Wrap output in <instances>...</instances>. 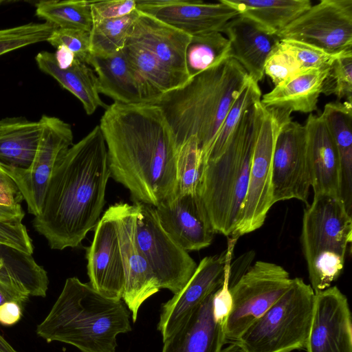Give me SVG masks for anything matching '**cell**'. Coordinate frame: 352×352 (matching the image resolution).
<instances>
[{"label": "cell", "mask_w": 352, "mask_h": 352, "mask_svg": "<svg viewBox=\"0 0 352 352\" xmlns=\"http://www.w3.org/2000/svg\"><path fill=\"white\" fill-rule=\"evenodd\" d=\"M99 126L111 177L135 201L156 207L175 195L177 149L157 105L113 102L105 109Z\"/></svg>", "instance_id": "6da1fadb"}, {"label": "cell", "mask_w": 352, "mask_h": 352, "mask_svg": "<svg viewBox=\"0 0 352 352\" xmlns=\"http://www.w3.org/2000/svg\"><path fill=\"white\" fill-rule=\"evenodd\" d=\"M110 177L105 141L97 125L58 161L41 210L32 221L51 249L76 248L95 229Z\"/></svg>", "instance_id": "7a4b0ae2"}, {"label": "cell", "mask_w": 352, "mask_h": 352, "mask_svg": "<svg viewBox=\"0 0 352 352\" xmlns=\"http://www.w3.org/2000/svg\"><path fill=\"white\" fill-rule=\"evenodd\" d=\"M250 80L243 67L229 58L164 94L155 104L161 109L171 129L177 149L195 137L205 166L229 109Z\"/></svg>", "instance_id": "3957f363"}, {"label": "cell", "mask_w": 352, "mask_h": 352, "mask_svg": "<svg viewBox=\"0 0 352 352\" xmlns=\"http://www.w3.org/2000/svg\"><path fill=\"white\" fill-rule=\"evenodd\" d=\"M126 306L122 300L101 295L89 283L68 278L36 333L47 342L67 343L82 352H116L117 336L131 331Z\"/></svg>", "instance_id": "277c9868"}, {"label": "cell", "mask_w": 352, "mask_h": 352, "mask_svg": "<svg viewBox=\"0 0 352 352\" xmlns=\"http://www.w3.org/2000/svg\"><path fill=\"white\" fill-rule=\"evenodd\" d=\"M265 110L261 100L248 108L222 153L204 166L199 195L216 233L231 236L235 229Z\"/></svg>", "instance_id": "5b68a950"}, {"label": "cell", "mask_w": 352, "mask_h": 352, "mask_svg": "<svg viewBox=\"0 0 352 352\" xmlns=\"http://www.w3.org/2000/svg\"><path fill=\"white\" fill-rule=\"evenodd\" d=\"M352 241V215L342 200L314 195L304 210L300 243L315 294L331 287L341 274Z\"/></svg>", "instance_id": "8992f818"}, {"label": "cell", "mask_w": 352, "mask_h": 352, "mask_svg": "<svg viewBox=\"0 0 352 352\" xmlns=\"http://www.w3.org/2000/svg\"><path fill=\"white\" fill-rule=\"evenodd\" d=\"M315 293L300 278L237 340L245 352H292L305 349Z\"/></svg>", "instance_id": "52a82bcc"}, {"label": "cell", "mask_w": 352, "mask_h": 352, "mask_svg": "<svg viewBox=\"0 0 352 352\" xmlns=\"http://www.w3.org/2000/svg\"><path fill=\"white\" fill-rule=\"evenodd\" d=\"M291 112L266 108L255 142L248 188L231 237L239 238L260 228L274 204L272 191V157L277 135L291 118Z\"/></svg>", "instance_id": "ba28073f"}, {"label": "cell", "mask_w": 352, "mask_h": 352, "mask_svg": "<svg viewBox=\"0 0 352 352\" xmlns=\"http://www.w3.org/2000/svg\"><path fill=\"white\" fill-rule=\"evenodd\" d=\"M292 278L283 267L258 261L230 287L232 308L228 318L226 341L236 342L289 289Z\"/></svg>", "instance_id": "9c48e42d"}, {"label": "cell", "mask_w": 352, "mask_h": 352, "mask_svg": "<svg viewBox=\"0 0 352 352\" xmlns=\"http://www.w3.org/2000/svg\"><path fill=\"white\" fill-rule=\"evenodd\" d=\"M133 206L137 245L160 289L175 294L188 282L197 265L163 228L154 206L138 201Z\"/></svg>", "instance_id": "30bf717a"}, {"label": "cell", "mask_w": 352, "mask_h": 352, "mask_svg": "<svg viewBox=\"0 0 352 352\" xmlns=\"http://www.w3.org/2000/svg\"><path fill=\"white\" fill-rule=\"evenodd\" d=\"M42 130L34 159L27 170H2L19 188L28 212L34 217L42 208L52 173L61 157L73 145L69 124L54 116L43 115L39 120Z\"/></svg>", "instance_id": "8fae6325"}, {"label": "cell", "mask_w": 352, "mask_h": 352, "mask_svg": "<svg viewBox=\"0 0 352 352\" xmlns=\"http://www.w3.org/2000/svg\"><path fill=\"white\" fill-rule=\"evenodd\" d=\"M338 54L352 51V0H322L276 34Z\"/></svg>", "instance_id": "7c38bea8"}, {"label": "cell", "mask_w": 352, "mask_h": 352, "mask_svg": "<svg viewBox=\"0 0 352 352\" xmlns=\"http://www.w3.org/2000/svg\"><path fill=\"white\" fill-rule=\"evenodd\" d=\"M274 204L298 199L307 203L311 179L305 126L289 120L280 130L272 157Z\"/></svg>", "instance_id": "4fadbf2b"}, {"label": "cell", "mask_w": 352, "mask_h": 352, "mask_svg": "<svg viewBox=\"0 0 352 352\" xmlns=\"http://www.w3.org/2000/svg\"><path fill=\"white\" fill-rule=\"evenodd\" d=\"M116 224L125 285L122 300L135 322L142 303L160 289L146 259L140 252L135 235V211L133 204L118 203L107 210Z\"/></svg>", "instance_id": "5bb4252c"}, {"label": "cell", "mask_w": 352, "mask_h": 352, "mask_svg": "<svg viewBox=\"0 0 352 352\" xmlns=\"http://www.w3.org/2000/svg\"><path fill=\"white\" fill-rule=\"evenodd\" d=\"M236 241V238L231 237L225 252L201 259L183 289L162 305L157 329L162 333L163 341L199 304L220 287L226 263L232 256Z\"/></svg>", "instance_id": "9a60e30c"}, {"label": "cell", "mask_w": 352, "mask_h": 352, "mask_svg": "<svg viewBox=\"0 0 352 352\" xmlns=\"http://www.w3.org/2000/svg\"><path fill=\"white\" fill-rule=\"evenodd\" d=\"M136 9L184 32L195 36L222 31L239 15L221 0L217 3L190 0H136Z\"/></svg>", "instance_id": "2e32d148"}, {"label": "cell", "mask_w": 352, "mask_h": 352, "mask_svg": "<svg viewBox=\"0 0 352 352\" xmlns=\"http://www.w3.org/2000/svg\"><path fill=\"white\" fill-rule=\"evenodd\" d=\"M307 352H352V322L346 296L336 286L315 294Z\"/></svg>", "instance_id": "e0dca14e"}, {"label": "cell", "mask_w": 352, "mask_h": 352, "mask_svg": "<svg viewBox=\"0 0 352 352\" xmlns=\"http://www.w3.org/2000/svg\"><path fill=\"white\" fill-rule=\"evenodd\" d=\"M155 208L163 228L188 252L212 243L216 232L198 193L174 195Z\"/></svg>", "instance_id": "ac0fdd59"}, {"label": "cell", "mask_w": 352, "mask_h": 352, "mask_svg": "<svg viewBox=\"0 0 352 352\" xmlns=\"http://www.w3.org/2000/svg\"><path fill=\"white\" fill-rule=\"evenodd\" d=\"M89 284L110 299L122 300L125 276L114 221L106 210L94 229L91 244L87 248Z\"/></svg>", "instance_id": "d6986e66"}, {"label": "cell", "mask_w": 352, "mask_h": 352, "mask_svg": "<svg viewBox=\"0 0 352 352\" xmlns=\"http://www.w3.org/2000/svg\"><path fill=\"white\" fill-rule=\"evenodd\" d=\"M191 36L139 11L126 43L151 53L172 73L189 80L186 54Z\"/></svg>", "instance_id": "ffe728a7"}, {"label": "cell", "mask_w": 352, "mask_h": 352, "mask_svg": "<svg viewBox=\"0 0 352 352\" xmlns=\"http://www.w3.org/2000/svg\"><path fill=\"white\" fill-rule=\"evenodd\" d=\"M99 94L125 104H153L160 97L146 84L125 56L123 50L107 56H91Z\"/></svg>", "instance_id": "44dd1931"}, {"label": "cell", "mask_w": 352, "mask_h": 352, "mask_svg": "<svg viewBox=\"0 0 352 352\" xmlns=\"http://www.w3.org/2000/svg\"><path fill=\"white\" fill-rule=\"evenodd\" d=\"M311 188L314 195L340 198V169L338 152L321 115L310 113L305 124Z\"/></svg>", "instance_id": "7402d4cb"}, {"label": "cell", "mask_w": 352, "mask_h": 352, "mask_svg": "<svg viewBox=\"0 0 352 352\" xmlns=\"http://www.w3.org/2000/svg\"><path fill=\"white\" fill-rule=\"evenodd\" d=\"M210 294L166 338L162 352H220L226 342L225 325L213 315Z\"/></svg>", "instance_id": "603a6c76"}, {"label": "cell", "mask_w": 352, "mask_h": 352, "mask_svg": "<svg viewBox=\"0 0 352 352\" xmlns=\"http://www.w3.org/2000/svg\"><path fill=\"white\" fill-rule=\"evenodd\" d=\"M231 47V58L236 60L256 82L264 76L266 60L279 43L276 34H271L250 19L238 15L224 27Z\"/></svg>", "instance_id": "cb8c5ba5"}, {"label": "cell", "mask_w": 352, "mask_h": 352, "mask_svg": "<svg viewBox=\"0 0 352 352\" xmlns=\"http://www.w3.org/2000/svg\"><path fill=\"white\" fill-rule=\"evenodd\" d=\"M330 68L303 69L274 86L261 97V102L266 108L311 113L317 109Z\"/></svg>", "instance_id": "d4e9b609"}, {"label": "cell", "mask_w": 352, "mask_h": 352, "mask_svg": "<svg viewBox=\"0 0 352 352\" xmlns=\"http://www.w3.org/2000/svg\"><path fill=\"white\" fill-rule=\"evenodd\" d=\"M42 126L23 117L0 120V170H27L36 153Z\"/></svg>", "instance_id": "484cf974"}, {"label": "cell", "mask_w": 352, "mask_h": 352, "mask_svg": "<svg viewBox=\"0 0 352 352\" xmlns=\"http://www.w3.org/2000/svg\"><path fill=\"white\" fill-rule=\"evenodd\" d=\"M336 146L340 169V199L352 215V102L325 104L320 114Z\"/></svg>", "instance_id": "4316f807"}, {"label": "cell", "mask_w": 352, "mask_h": 352, "mask_svg": "<svg viewBox=\"0 0 352 352\" xmlns=\"http://www.w3.org/2000/svg\"><path fill=\"white\" fill-rule=\"evenodd\" d=\"M35 60L41 71L54 78L81 102L87 115H92L98 107H107L99 96L97 76L88 65L76 58L71 67L60 69L54 54L47 51L37 54Z\"/></svg>", "instance_id": "83f0119b"}, {"label": "cell", "mask_w": 352, "mask_h": 352, "mask_svg": "<svg viewBox=\"0 0 352 352\" xmlns=\"http://www.w3.org/2000/svg\"><path fill=\"white\" fill-rule=\"evenodd\" d=\"M0 282L29 296L45 297L49 278L32 255L0 244Z\"/></svg>", "instance_id": "f1b7e54d"}, {"label": "cell", "mask_w": 352, "mask_h": 352, "mask_svg": "<svg viewBox=\"0 0 352 352\" xmlns=\"http://www.w3.org/2000/svg\"><path fill=\"white\" fill-rule=\"evenodd\" d=\"M271 34H276L311 6L309 0H221Z\"/></svg>", "instance_id": "f546056e"}, {"label": "cell", "mask_w": 352, "mask_h": 352, "mask_svg": "<svg viewBox=\"0 0 352 352\" xmlns=\"http://www.w3.org/2000/svg\"><path fill=\"white\" fill-rule=\"evenodd\" d=\"M122 50L132 67L160 98L188 82L172 73L151 53L138 45L126 43Z\"/></svg>", "instance_id": "4dcf8cb0"}, {"label": "cell", "mask_w": 352, "mask_h": 352, "mask_svg": "<svg viewBox=\"0 0 352 352\" xmlns=\"http://www.w3.org/2000/svg\"><path fill=\"white\" fill-rule=\"evenodd\" d=\"M231 58L229 40L221 32L191 36L186 54L190 78Z\"/></svg>", "instance_id": "1f68e13d"}, {"label": "cell", "mask_w": 352, "mask_h": 352, "mask_svg": "<svg viewBox=\"0 0 352 352\" xmlns=\"http://www.w3.org/2000/svg\"><path fill=\"white\" fill-rule=\"evenodd\" d=\"M36 14L57 28L78 29L90 32L93 20L89 1H40Z\"/></svg>", "instance_id": "d6a6232c"}, {"label": "cell", "mask_w": 352, "mask_h": 352, "mask_svg": "<svg viewBox=\"0 0 352 352\" xmlns=\"http://www.w3.org/2000/svg\"><path fill=\"white\" fill-rule=\"evenodd\" d=\"M138 13L135 10L120 18L94 23L89 32L91 55L107 57L122 50Z\"/></svg>", "instance_id": "836d02e7"}, {"label": "cell", "mask_w": 352, "mask_h": 352, "mask_svg": "<svg viewBox=\"0 0 352 352\" xmlns=\"http://www.w3.org/2000/svg\"><path fill=\"white\" fill-rule=\"evenodd\" d=\"M204 169L198 140L192 137L177 149L175 195L199 194Z\"/></svg>", "instance_id": "e575fe53"}, {"label": "cell", "mask_w": 352, "mask_h": 352, "mask_svg": "<svg viewBox=\"0 0 352 352\" xmlns=\"http://www.w3.org/2000/svg\"><path fill=\"white\" fill-rule=\"evenodd\" d=\"M261 91L258 83L250 78L247 86L229 109L206 157L205 164L217 159L222 153L243 113L252 104L261 100Z\"/></svg>", "instance_id": "d590c367"}, {"label": "cell", "mask_w": 352, "mask_h": 352, "mask_svg": "<svg viewBox=\"0 0 352 352\" xmlns=\"http://www.w3.org/2000/svg\"><path fill=\"white\" fill-rule=\"evenodd\" d=\"M57 28L52 23H29L0 30V56L19 48L47 41Z\"/></svg>", "instance_id": "8d00e7d4"}, {"label": "cell", "mask_w": 352, "mask_h": 352, "mask_svg": "<svg viewBox=\"0 0 352 352\" xmlns=\"http://www.w3.org/2000/svg\"><path fill=\"white\" fill-rule=\"evenodd\" d=\"M322 94L334 95L338 101L352 102V52L338 58L324 80Z\"/></svg>", "instance_id": "74e56055"}, {"label": "cell", "mask_w": 352, "mask_h": 352, "mask_svg": "<svg viewBox=\"0 0 352 352\" xmlns=\"http://www.w3.org/2000/svg\"><path fill=\"white\" fill-rule=\"evenodd\" d=\"M303 70L293 53L279 41L268 56L264 74L272 80L274 86L287 80Z\"/></svg>", "instance_id": "f35d334b"}, {"label": "cell", "mask_w": 352, "mask_h": 352, "mask_svg": "<svg viewBox=\"0 0 352 352\" xmlns=\"http://www.w3.org/2000/svg\"><path fill=\"white\" fill-rule=\"evenodd\" d=\"M280 42L293 53L303 69L329 67L338 58L352 52L335 54L300 41L282 40Z\"/></svg>", "instance_id": "ab89813d"}, {"label": "cell", "mask_w": 352, "mask_h": 352, "mask_svg": "<svg viewBox=\"0 0 352 352\" xmlns=\"http://www.w3.org/2000/svg\"><path fill=\"white\" fill-rule=\"evenodd\" d=\"M90 34L78 29L56 28L47 42L52 46H65L74 53L80 61L89 65L90 52Z\"/></svg>", "instance_id": "60d3db41"}, {"label": "cell", "mask_w": 352, "mask_h": 352, "mask_svg": "<svg viewBox=\"0 0 352 352\" xmlns=\"http://www.w3.org/2000/svg\"><path fill=\"white\" fill-rule=\"evenodd\" d=\"M0 244L32 255L34 245L22 220H0Z\"/></svg>", "instance_id": "b9f144b4"}, {"label": "cell", "mask_w": 352, "mask_h": 352, "mask_svg": "<svg viewBox=\"0 0 352 352\" xmlns=\"http://www.w3.org/2000/svg\"><path fill=\"white\" fill-rule=\"evenodd\" d=\"M93 23L120 18L136 9V0L89 1Z\"/></svg>", "instance_id": "7bdbcfd3"}, {"label": "cell", "mask_w": 352, "mask_h": 352, "mask_svg": "<svg viewBox=\"0 0 352 352\" xmlns=\"http://www.w3.org/2000/svg\"><path fill=\"white\" fill-rule=\"evenodd\" d=\"M24 200L14 180L0 170V206H16Z\"/></svg>", "instance_id": "ee69618b"}, {"label": "cell", "mask_w": 352, "mask_h": 352, "mask_svg": "<svg viewBox=\"0 0 352 352\" xmlns=\"http://www.w3.org/2000/svg\"><path fill=\"white\" fill-rule=\"evenodd\" d=\"M22 315L21 305L14 301H9L0 306V324L11 326L20 320Z\"/></svg>", "instance_id": "f6af8a7d"}, {"label": "cell", "mask_w": 352, "mask_h": 352, "mask_svg": "<svg viewBox=\"0 0 352 352\" xmlns=\"http://www.w3.org/2000/svg\"><path fill=\"white\" fill-rule=\"evenodd\" d=\"M30 296L0 282V306L9 301H14L21 305Z\"/></svg>", "instance_id": "bcb514c9"}, {"label": "cell", "mask_w": 352, "mask_h": 352, "mask_svg": "<svg viewBox=\"0 0 352 352\" xmlns=\"http://www.w3.org/2000/svg\"><path fill=\"white\" fill-rule=\"evenodd\" d=\"M56 48L54 57L58 66L60 69H67L71 67L76 58L74 53L63 45Z\"/></svg>", "instance_id": "7dc6e473"}, {"label": "cell", "mask_w": 352, "mask_h": 352, "mask_svg": "<svg viewBox=\"0 0 352 352\" xmlns=\"http://www.w3.org/2000/svg\"><path fill=\"white\" fill-rule=\"evenodd\" d=\"M25 212L21 204L16 206H0V220H23Z\"/></svg>", "instance_id": "c3c4849f"}, {"label": "cell", "mask_w": 352, "mask_h": 352, "mask_svg": "<svg viewBox=\"0 0 352 352\" xmlns=\"http://www.w3.org/2000/svg\"><path fill=\"white\" fill-rule=\"evenodd\" d=\"M220 352H245L237 342H232L228 346L222 349Z\"/></svg>", "instance_id": "681fc988"}, {"label": "cell", "mask_w": 352, "mask_h": 352, "mask_svg": "<svg viewBox=\"0 0 352 352\" xmlns=\"http://www.w3.org/2000/svg\"><path fill=\"white\" fill-rule=\"evenodd\" d=\"M0 352H19L0 334Z\"/></svg>", "instance_id": "f907efd6"}, {"label": "cell", "mask_w": 352, "mask_h": 352, "mask_svg": "<svg viewBox=\"0 0 352 352\" xmlns=\"http://www.w3.org/2000/svg\"><path fill=\"white\" fill-rule=\"evenodd\" d=\"M8 2L7 1H4V0H0V5L2 4V3H6Z\"/></svg>", "instance_id": "816d5d0a"}]
</instances>
